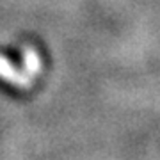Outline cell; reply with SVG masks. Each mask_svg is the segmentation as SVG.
<instances>
[{
  "instance_id": "cell-1",
  "label": "cell",
  "mask_w": 160,
  "mask_h": 160,
  "mask_svg": "<svg viewBox=\"0 0 160 160\" xmlns=\"http://www.w3.org/2000/svg\"><path fill=\"white\" fill-rule=\"evenodd\" d=\"M0 77L9 80L11 84H14V86H18V87H29L30 86V80L23 73L16 71L6 59H2V57H0Z\"/></svg>"
},
{
  "instance_id": "cell-2",
  "label": "cell",
  "mask_w": 160,
  "mask_h": 160,
  "mask_svg": "<svg viewBox=\"0 0 160 160\" xmlns=\"http://www.w3.org/2000/svg\"><path fill=\"white\" fill-rule=\"evenodd\" d=\"M25 68H27V71H29L30 77H34V75L39 71V61H38V55H36L30 48L25 50Z\"/></svg>"
}]
</instances>
